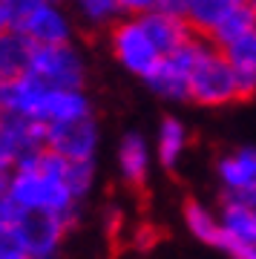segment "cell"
<instances>
[{"instance_id":"obj_27","label":"cell","mask_w":256,"mask_h":259,"mask_svg":"<svg viewBox=\"0 0 256 259\" xmlns=\"http://www.w3.org/2000/svg\"><path fill=\"white\" fill-rule=\"evenodd\" d=\"M156 9L167 12V15H176V18H184L187 15V0H158Z\"/></svg>"},{"instance_id":"obj_9","label":"cell","mask_w":256,"mask_h":259,"mask_svg":"<svg viewBox=\"0 0 256 259\" xmlns=\"http://www.w3.org/2000/svg\"><path fill=\"white\" fill-rule=\"evenodd\" d=\"M136 18L144 23L147 35L153 37V44L158 47L161 55L173 52L176 47H182L190 37H196V32L190 29V23L184 18L167 15V12H161V9H150V12H144V15H136Z\"/></svg>"},{"instance_id":"obj_2","label":"cell","mask_w":256,"mask_h":259,"mask_svg":"<svg viewBox=\"0 0 256 259\" xmlns=\"http://www.w3.org/2000/svg\"><path fill=\"white\" fill-rule=\"evenodd\" d=\"M187 98H193L201 107H225L230 101H239L236 72H233L228 55L216 44H210L207 37H204L199 58L193 64L190 83H187Z\"/></svg>"},{"instance_id":"obj_3","label":"cell","mask_w":256,"mask_h":259,"mask_svg":"<svg viewBox=\"0 0 256 259\" xmlns=\"http://www.w3.org/2000/svg\"><path fill=\"white\" fill-rule=\"evenodd\" d=\"M110 44H112L115 58L127 66L130 72L141 75V78H147L161 61V52H158V47L153 44V37L147 35L144 23L138 18L115 20L110 26Z\"/></svg>"},{"instance_id":"obj_14","label":"cell","mask_w":256,"mask_h":259,"mask_svg":"<svg viewBox=\"0 0 256 259\" xmlns=\"http://www.w3.org/2000/svg\"><path fill=\"white\" fill-rule=\"evenodd\" d=\"M32 52H35V40H29L20 29H6L0 35V78L12 81L18 75H26Z\"/></svg>"},{"instance_id":"obj_21","label":"cell","mask_w":256,"mask_h":259,"mask_svg":"<svg viewBox=\"0 0 256 259\" xmlns=\"http://www.w3.org/2000/svg\"><path fill=\"white\" fill-rule=\"evenodd\" d=\"M83 15L92 20V23H115V12H118V3L115 0H81Z\"/></svg>"},{"instance_id":"obj_22","label":"cell","mask_w":256,"mask_h":259,"mask_svg":"<svg viewBox=\"0 0 256 259\" xmlns=\"http://www.w3.org/2000/svg\"><path fill=\"white\" fill-rule=\"evenodd\" d=\"M0 259H29L15 225H3L0 228Z\"/></svg>"},{"instance_id":"obj_23","label":"cell","mask_w":256,"mask_h":259,"mask_svg":"<svg viewBox=\"0 0 256 259\" xmlns=\"http://www.w3.org/2000/svg\"><path fill=\"white\" fill-rule=\"evenodd\" d=\"M40 3H44V0H3L12 29H20V26H23V23H26V18L37 9V6H40Z\"/></svg>"},{"instance_id":"obj_4","label":"cell","mask_w":256,"mask_h":259,"mask_svg":"<svg viewBox=\"0 0 256 259\" xmlns=\"http://www.w3.org/2000/svg\"><path fill=\"white\" fill-rule=\"evenodd\" d=\"M29 72L40 78L46 87H66V90H81L83 87V61L69 44H40V47H35Z\"/></svg>"},{"instance_id":"obj_20","label":"cell","mask_w":256,"mask_h":259,"mask_svg":"<svg viewBox=\"0 0 256 259\" xmlns=\"http://www.w3.org/2000/svg\"><path fill=\"white\" fill-rule=\"evenodd\" d=\"M158 161L167 170H176V164L182 161L184 150H187V130L179 118H164L158 127Z\"/></svg>"},{"instance_id":"obj_30","label":"cell","mask_w":256,"mask_h":259,"mask_svg":"<svg viewBox=\"0 0 256 259\" xmlns=\"http://www.w3.org/2000/svg\"><path fill=\"white\" fill-rule=\"evenodd\" d=\"M49 3H55V0H49Z\"/></svg>"},{"instance_id":"obj_16","label":"cell","mask_w":256,"mask_h":259,"mask_svg":"<svg viewBox=\"0 0 256 259\" xmlns=\"http://www.w3.org/2000/svg\"><path fill=\"white\" fill-rule=\"evenodd\" d=\"M118 167H121V176H124L127 185L141 187L147 182V173H150V150H147V141L138 133H127L121 139Z\"/></svg>"},{"instance_id":"obj_12","label":"cell","mask_w":256,"mask_h":259,"mask_svg":"<svg viewBox=\"0 0 256 259\" xmlns=\"http://www.w3.org/2000/svg\"><path fill=\"white\" fill-rule=\"evenodd\" d=\"M225 193H242L256 187V147H239L219 158L216 164Z\"/></svg>"},{"instance_id":"obj_5","label":"cell","mask_w":256,"mask_h":259,"mask_svg":"<svg viewBox=\"0 0 256 259\" xmlns=\"http://www.w3.org/2000/svg\"><path fill=\"white\" fill-rule=\"evenodd\" d=\"M201 44H204V37L196 35L187 44L176 47L173 52L161 55L158 66L144 78L150 83V90L164 95V98H187V83H190V72H193L196 58H199Z\"/></svg>"},{"instance_id":"obj_18","label":"cell","mask_w":256,"mask_h":259,"mask_svg":"<svg viewBox=\"0 0 256 259\" xmlns=\"http://www.w3.org/2000/svg\"><path fill=\"white\" fill-rule=\"evenodd\" d=\"M236 3H242V0H187V15H184V20L190 23V29L199 37H207L210 29L216 26Z\"/></svg>"},{"instance_id":"obj_17","label":"cell","mask_w":256,"mask_h":259,"mask_svg":"<svg viewBox=\"0 0 256 259\" xmlns=\"http://www.w3.org/2000/svg\"><path fill=\"white\" fill-rule=\"evenodd\" d=\"M250 29H256V9L247 3V0H242V3H236V6L210 29L207 40L216 44V47H225V44H230V40H236L239 35L250 32Z\"/></svg>"},{"instance_id":"obj_24","label":"cell","mask_w":256,"mask_h":259,"mask_svg":"<svg viewBox=\"0 0 256 259\" xmlns=\"http://www.w3.org/2000/svg\"><path fill=\"white\" fill-rule=\"evenodd\" d=\"M12 170H15V153H12L9 144V133L3 127V118H0V185H9Z\"/></svg>"},{"instance_id":"obj_25","label":"cell","mask_w":256,"mask_h":259,"mask_svg":"<svg viewBox=\"0 0 256 259\" xmlns=\"http://www.w3.org/2000/svg\"><path fill=\"white\" fill-rule=\"evenodd\" d=\"M18 216H20V210H18V204L12 202L9 185H0V228L3 225H15Z\"/></svg>"},{"instance_id":"obj_19","label":"cell","mask_w":256,"mask_h":259,"mask_svg":"<svg viewBox=\"0 0 256 259\" xmlns=\"http://www.w3.org/2000/svg\"><path fill=\"white\" fill-rule=\"evenodd\" d=\"M184 225H187L190 236H196L199 242L210 245V248H216V239L222 233L219 213H213L210 207H204L201 202L190 199V202H184Z\"/></svg>"},{"instance_id":"obj_15","label":"cell","mask_w":256,"mask_h":259,"mask_svg":"<svg viewBox=\"0 0 256 259\" xmlns=\"http://www.w3.org/2000/svg\"><path fill=\"white\" fill-rule=\"evenodd\" d=\"M222 233L233 242H247L256 245V210L247 207L245 202H239L233 196H222Z\"/></svg>"},{"instance_id":"obj_8","label":"cell","mask_w":256,"mask_h":259,"mask_svg":"<svg viewBox=\"0 0 256 259\" xmlns=\"http://www.w3.org/2000/svg\"><path fill=\"white\" fill-rule=\"evenodd\" d=\"M228 55L233 72H236V87H239V101L256 98V29L239 35L225 47H219Z\"/></svg>"},{"instance_id":"obj_11","label":"cell","mask_w":256,"mask_h":259,"mask_svg":"<svg viewBox=\"0 0 256 259\" xmlns=\"http://www.w3.org/2000/svg\"><path fill=\"white\" fill-rule=\"evenodd\" d=\"M46 90L49 87L40 78H35L32 72L18 75L12 81H3V110L37 121V110H40V101H44Z\"/></svg>"},{"instance_id":"obj_26","label":"cell","mask_w":256,"mask_h":259,"mask_svg":"<svg viewBox=\"0 0 256 259\" xmlns=\"http://www.w3.org/2000/svg\"><path fill=\"white\" fill-rule=\"evenodd\" d=\"M121 12H130V15H144V12L156 9L158 0H115Z\"/></svg>"},{"instance_id":"obj_28","label":"cell","mask_w":256,"mask_h":259,"mask_svg":"<svg viewBox=\"0 0 256 259\" xmlns=\"http://www.w3.org/2000/svg\"><path fill=\"white\" fill-rule=\"evenodd\" d=\"M6 29H12V23H9V15H6V6H3V0H0V35H3Z\"/></svg>"},{"instance_id":"obj_10","label":"cell","mask_w":256,"mask_h":259,"mask_svg":"<svg viewBox=\"0 0 256 259\" xmlns=\"http://www.w3.org/2000/svg\"><path fill=\"white\" fill-rule=\"evenodd\" d=\"M90 115V101L81 90H66V87H49L37 110L40 124H61V121H72Z\"/></svg>"},{"instance_id":"obj_6","label":"cell","mask_w":256,"mask_h":259,"mask_svg":"<svg viewBox=\"0 0 256 259\" xmlns=\"http://www.w3.org/2000/svg\"><path fill=\"white\" fill-rule=\"evenodd\" d=\"M69 228L72 225L55 213L20 210V216L15 219V231H18L29 259H55Z\"/></svg>"},{"instance_id":"obj_29","label":"cell","mask_w":256,"mask_h":259,"mask_svg":"<svg viewBox=\"0 0 256 259\" xmlns=\"http://www.w3.org/2000/svg\"><path fill=\"white\" fill-rule=\"evenodd\" d=\"M247 3H250V6H253V9H256V0H247Z\"/></svg>"},{"instance_id":"obj_1","label":"cell","mask_w":256,"mask_h":259,"mask_svg":"<svg viewBox=\"0 0 256 259\" xmlns=\"http://www.w3.org/2000/svg\"><path fill=\"white\" fill-rule=\"evenodd\" d=\"M69 161L44 147L37 156L15 164L9 176V196L18 204V210L29 213H55L69 225L78 222L81 213V199L72 193L66 182L69 176Z\"/></svg>"},{"instance_id":"obj_7","label":"cell","mask_w":256,"mask_h":259,"mask_svg":"<svg viewBox=\"0 0 256 259\" xmlns=\"http://www.w3.org/2000/svg\"><path fill=\"white\" fill-rule=\"evenodd\" d=\"M46 147L72 161H92L95 147H98V127L92 115L46 124Z\"/></svg>"},{"instance_id":"obj_13","label":"cell","mask_w":256,"mask_h":259,"mask_svg":"<svg viewBox=\"0 0 256 259\" xmlns=\"http://www.w3.org/2000/svg\"><path fill=\"white\" fill-rule=\"evenodd\" d=\"M20 32H23L29 40H35V47H40V44H66V40H69V23H66V18L49 3V0H44V3L29 15L26 23L20 26Z\"/></svg>"}]
</instances>
